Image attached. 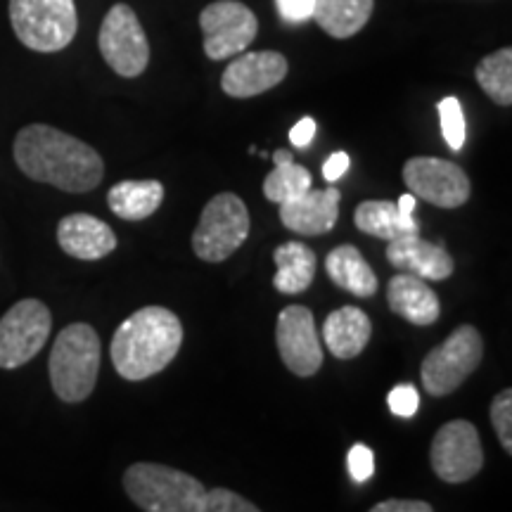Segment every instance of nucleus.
<instances>
[{
	"mask_svg": "<svg viewBox=\"0 0 512 512\" xmlns=\"http://www.w3.org/2000/svg\"><path fill=\"white\" fill-rule=\"evenodd\" d=\"M347 465H349V475L354 477L356 482H368V479L375 475V453L370 451L368 446L356 444L349 451Z\"/></svg>",
	"mask_w": 512,
	"mask_h": 512,
	"instance_id": "obj_31",
	"label": "nucleus"
},
{
	"mask_svg": "<svg viewBox=\"0 0 512 512\" xmlns=\"http://www.w3.org/2000/svg\"><path fill=\"white\" fill-rule=\"evenodd\" d=\"M10 22L19 41L36 53H57L79 29L74 0H10Z\"/></svg>",
	"mask_w": 512,
	"mask_h": 512,
	"instance_id": "obj_5",
	"label": "nucleus"
},
{
	"mask_svg": "<svg viewBox=\"0 0 512 512\" xmlns=\"http://www.w3.org/2000/svg\"><path fill=\"white\" fill-rule=\"evenodd\" d=\"M200 512H261L254 503L230 489H211L204 494Z\"/></svg>",
	"mask_w": 512,
	"mask_h": 512,
	"instance_id": "obj_29",
	"label": "nucleus"
},
{
	"mask_svg": "<svg viewBox=\"0 0 512 512\" xmlns=\"http://www.w3.org/2000/svg\"><path fill=\"white\" fill-rule=\"evenodd\" d=\"M271 159L275 166L264 181V195L268 202L285 204L313 188L309 169L302 164H294L290 150H275Z\"/></svg>",
	"mask_w": 512,
	"mask_h": 512,
	"instance_id": "obj_25",
	"label": "nucleus"
},
{
	"mask_svg": "<svg viewBox=\"0 0 512 512\" xmlns=\"http://www.w3.org/2000/svg\"><path fill=\"white\" fill-rule=\"evenodd\" d=\"M287 69L290 64L283 53H275V50L245 53L228 64L221 76V88L230 98H254L283 83Z\"/></svg>",
	"mask_w": 512,
	"mask_h": 512,
	"instance_id": "obj_14",
	"label": "nucleus"
},
{
	"mask_svg": "<svg viewBox=\"0 0 512 512\" xmlns=\"http://www.w3.org/2000/svg\"><path fill=\"white\" fill-rule=\"evenodd\" d=\"M339 200L342 192L337 188L306 190L304 195L280 204V221L285 228L299 235H325L337 226Z\"/></svg>",
	"mask_w": 512,
	"mask_h": 512,
	"instance_id": "obj_15",
	"label": "nucleus"
},
{
	"mask_svg": "<svg viewBox=\"0 0 512 512\" xmlns=\"http://www.w3.org/2000/svg\"><path fill=\"white\" fill-rule=\"evenodd\" d=\"M370 335H373L370 318L356 306H342L325 318L323 342L332 351V356L342 358V361L361 354L370 342Z\"/></svg>",
	"mask_w": 512,
	"mask_h": 512,
	"instance_id": "obj_19",
	"label": "nucleus"
},
{
	"mask_svg": "<svg viewBox=\"0 0 512 512\" xmlns=\"http://www.w3.org/2000/svg\"><path fill=\"white\" fill-rule=\"evenodd\" d=\"M164 202V185L159 181H121L107 192L112 214L124 221L150 219Z\"/></svg>",
	"mask_w": 512,
	"mask_h": 512,
	"instance_id": "obj_21",
	"label": "nucleus"
},
{
	"mask_svg": "<svg viewBox=\"0 0 512 512\" xmlns=\"http://www.w3.org/2000/svg\"><path fill=\"white\" fill-rule=\"evenodd\" d=\"M328 278L339 290H347L356 297L368 299L377 292V278L373 268L354 245H339L325 259Z\"/></svg>",
	"mask_w": 512,
	"mask_h": 512,
	"instance_id": "obj_20",
	"label": "nucleus"
},
{
	"mask_svg": "<svg viewBox=\"0 0 512 512\" xmlns=\"http://www.w3.org/2000/svg\"><path fill=\"white\" fill-rule=\"evenodd\" d=\"M57 242L62 252L81 261L105 259L117 249V235L105 221L91 214H69L57 226Z\"/></svg>",
	"mask_w": 512,
	"mask_h": 512,
	"instance_id": "obj_17",
	"label": "nucleus"
},
{
	"mask_svg": "<svg viewBox=\"0 0 512 512\" xmlns=\"http://www.w3.org/2000/svg\"><path fill=\"white\" fill-rule=\"evenodd\" d=\"M15 162L31 181L64 192H88L105 176L102 157L91 145L46 124H31L17 133Z\"/></svg>",
	"mask_w": 512,
	"mask_h": 512,
	"instance_id": "obj_1",
	"label": "nucleus"
},
{
	"mask_svg": "<svg viewBox=\"0 0 512 512\" xmlns=\"http://www.w3.org/2000/svg\"><path fill=\"white\" fill-rule=\"evenodd\" d=\"M387 302L396 316L420 328L437 323L441 313L437 292L430 290L427 280L415 278L411 273H399L389 280Z\"/></svg>",
	"mask_w": 512,
	"mask_h": 512,
	"instance_id": "obj_18",
	"label": "nucleus"
},
{
	"mask_svg": "<svg viewBox=\"0 0 512 512\" xmlns=\"http://www.w3.org/2000/svg\"><path fill=\"white\" fill-rule=\"evenodd\" d=\"M349 164H351V159H349L347 152H335V155H330L328 159H325L323 178L328 183L339 181V178H342L349 171Z\"/></svg>",
	"mask_w": 512,
	"mask_h": 512,
	"instance_id": "obj_35",
	"label": "nucleus"
},
{
	"mask_svg": "<svg viewBox=\"0 0 512 512\" xmlns=\"http://www.w3.org/2000/svg\"><path fill=\"white\" fill-rule=\"evenodd\" d=\"M200 27L204 53L216 62L245 53L259 34L256 15L240 0H216L207 5L200 15Z\"/></svg>",
	"mask_w": 512,
	"mask_h": 512,
	"instance_id": "obj_10",
	"label": "nucleus"
},
{
	"mask_svg": "<svg viewBox=\"0 0 512 512\" xmlns=\"http://www.w3.org/2000/svg\"><path fill=\"white\" fill-rule=\"evenodd\" d=\"M479 88L489 95L496 105H512V50L501 48L486 55L475 69Z\"/></svg>",
	"mask_w": 512,
	"mask_h": 512,
	"instance_id": "obj_26",
	"label": "nucleus"
},
{
	"mask_svg": "<svg viewBox=\"0 0 512 512\" xmlns=\"http://www.w3.org/2000/svg\"><path fill=\"white\" fill-rule=\"evenodd\" d=\"M403 183L411 195L441 209H458L470 200V178L458 164L439 157H413L403 164Z\"/></svg>",
	"mask_w": 512,
	"mask_h": 512,
	"instance_id": "obj_11",
	"label": "nucleus"
},
{
	"mask_svg": "<svg viewBox=\"0 0 512 512\" xmlns=\"http://www.w3.org/2000/svg\"><path fill=\"white\" fill-rule=\"evenodd\" d=\"M354 223L361 233L373 235V238L387 242L401 238V235L420 233L418 221H415L413 216L401 214V211L396 209V202L387 200H368L358 204Z\"/></svg>",
	"mask_w": 512,
	"mask_h": 512,
	"instance_id": "obj_22",
	"label": "nucleus"
},
{
	"mask_svg": "<svg viewBox=\"0 0 512 512\" xmlns=\"http://www.w3.org/2000/svg\"><path fill=\"white\" fill-rule=\"evenodd\" d=\"M275 8L287 24H304L313 19L316 0H275Z\"/></svg>",
	"mask_w": 512,
	"mask_h": 512,
	"instance_id": "obj_32",
	"label": "nucleus"
},
{
	"mask_svg": "<svg viewBox=\"0 0 512 512\" xmlns=\"http://www.w3.org/2000/svg\"><path fill=\"white\" fill-rule=\"evenodd\" d=\"M50 382L64 403L86 401L100 373V337L91 325L72 323L57 335L50 351Z\"/></svg>",
	"mask_w": 512,
	"mask_h": 512,
	"instance_id": "obj_3",
	"label": "nucleus"
},
{
	"mask_svg": "<svg viewBox=\"0 0 512 512\" xmlns=\"http://www.w3.org/2000/svg\"><path fill=\"white\" fill-rule=\"evenodd\" d=\"M273 261L278 266L273 285L283 294H302L309 290L316 278V254L304 242H285L273 252Z\"/></svg>",
	"mask_w": 512,
	"mask_h": 512,
	"instance_id": "obj_23",
	"label": "nucleus"
},
{
	"mask_svg": "<svg viewBox=\"0 0 512 512\" xmlns=\"http://www.w3.org/2000/svg\"><path fill=\"white\" fill-rule=\"evenodd\" d=\"M375 0H316L313 19L332 38H351L368 24Z\"/></svg>",
	"mask_w": 512,
	"mask_h": 512,
	"instance_id": "obj_24",
	"label": "nucleus"
},
{
	"mask_svg": "<svg viewBox=\"0 0 512 512\" xmlns=\"http://www.w3.org/2000/svg\"><path fill=\"white\" fill-rule=\"evenodd\" d=\"M128 498L145 512H200L204 489L188 472L157 463H136L126 470Z\"/></svg>",
	"mask_w": 512,
	"mask_h": 512,
	"instance_id": "obj_4",
	"label": "nucleus"
},
{
	"mask_svg": "<svg viewBox=\"0 0 512 512\" xmlns=\"http://www.w3.org/2000/svg\"><path fill=\"white\" fill-rule=\"evenodd\" d=\"M249 238V211L233 192H219L204 207L192 233V249L202 261L219 264L233 256Z\"/></svg>",
	"mask_w": 512,
	"mask_h": 512,
	"instance_id": "obj_6",
	"label": "nucleus"
},
{
	"mask_svg": "<svg viewBox=\"0 0 512 512\" xmlns=\"http://www.w3.org/2000/svg\"><path fill=\"white\" fill-rule=\"evenodd\" d=\"M53 316L38 299H22L0 318V368L15 370L46 347Z\"/></svg>",
	"mask_w": 512,
	"mask_h": 512,
	"instance_id": "obj_9",
	"label": "nucleus"
},
{
	"mask_svg": "<svg viewBox=\"0 0 512 512\" xmlns=\"http://www.w3.org/2000/svg\"><path fill=\"white\" fill-rule=\"evenodd\" d=\"M313 136H316V121H313V117H304L292 126L290 143L294 147H299V150H304V147H309L313 143Z\"/></svg>",
	"mask_w": 512,
	"mask_h": 512,
	"instance_id": "obj_33",
	"label": "nucleus"
},
{
	"mask_svg": "<svg viewBox=\"0 0 512 512\" xmlns=\"http://www.w3.org/2000/svg\"><path fill=\"white\" fill-rule=\"evenodd\" d=\"M389 411H392L396 418H413L420 408V394L413 384H399L394 387L387 396Z\"/></svg>",
	"mask_w": 512,
	"mask_h": 512,
	"instance_id": "obj_30",
	"label": "nucleus"
},
{
	"mask_svg": "<svg viewBox=\"0 0 512 512\" xmlns=\"http://www.w3.org/2000/svg\"><path fill=\"white\" fill-rule=\"evenodd\" d=\"M437 110H439L441 133H444L446 145L451 147L453 152H460L467 138L465 114H463V107H460V100L453 98V95H448V98L439 100Z\"/></svg>",
	"mask_w": 512,
	"mask_h": 512,
	"instance_id": "obj_27",
	"label": "nucleus"
},
{
	"mask_svg": "<svg viewBox=\"0 0 512 512\" xmlns=\"http://www.w3.org/2000/svg\"><path fill=\"white\" fill-rule=\"evenodd\" d=\"M387 259L394 268L422 280H446L453 275V259L441 245L422 240L418 233L389 240Z\"/></svg>",
	"mask_w": 512,
	"mask_h": 512,
	"instance_id": "obj_16",
	"label": "nucleus"
},
{
	"mask_svg": "<svg viewBox=\"0 0 512 512\" xmlns=\"http://www.w3.org/2000/svg\"><path fill=\"white\" fill-rule=\"evenodd\" d=\"M484 356V342L477 328L460 325L453 335L425 356L420 377L432 396H446L463 384L479 368Z\"/></svg>",
	"mask_w": 512,
	"mask_h": 512,
	"instance_id": "obj_7",
	"label": "nucleus"
},
{
	"mask_svg": "<svg viewBox=\"0 0 512 512\" xmlns=\"http://www.w3.org/2000/svg\"><path fill=\"white\" fill-rule=\"evenodd\" d=\"M432 470L448 484H463L482 470L484 451L479 432L472 422L451 420L434 434Z\"/></svg>",
	"mask_w": 512,
	"mask_h": 512,
	"instance_id": "obj_12",
	"label": "nucleus"
},
{
	"mask_svg": "<svg viewBox=\"0 0 512 512\" xmlns=\"http://www.w3.org/2000/svg\"><path fill=\"white\" fill-rule=\"evenodd\" d=\"M275 342L287 370L299 377L316 375L323 366V347L316 328V318L306 306H287L280 311Z\"/></svg>",
	"mask_w": 512,
	"mask_h": 512,
	"instance_id": "obj_13",
	"label": "nucleus"
},
{
	"mask_svg": "<svg viewBox=\"0 0 512 512\" xmlns=\"http://www.w3.org/2000/svg\"><path fill=\"white\" fill-rule=\"evenodd\" d=\"M491 425L498 434L505 453H512V389H503L491 403Z\"/></svg>",
	"mask_w": 512,
	"mask_h": 512,
	"instance_id": "obj_28",
	"label": "nucleus"
},
{
	"mask_svg": "<svg viewBox=\"0 0 512 512\" xmlns=\"http://www.w3.org/2000/svg\"><path fill=\"white\" fill-rule=\"evenodd\" d=\"M370 512H434L430 503L425 501H399V498H389V501L377 503Z\"/></svg>",
	"mask_w": 512,
	"mask_h": 512,
	"instance_id": "obj_34",
	"label": "nucleus"
},
{
	"mask_svg": "<svg viewBox=\"0 0 512 512\" xmlns=\"http://www.w3.org/2000/svg\"><path fill=\"white\" fill-rule=\"evenodd\" d=\"M183 344V325L174 311L145 306L131 313L112 337V363L124 380L140 382L162 373Z\"/></svg>",
	"mask_w": 512,
	"mask_h": 512,
	"instance_id": "obj_2",
	"label": "nucleus"
},
{
	"mask_svg": "<svg viewBox=\"0 0 512 512\" xmlns=\"http://www.w3.org/2000/svg\"><path fill=\"white\" fill-rule=\"evenodd\" d=\"M105 62L124 79H136L150 62V43L131 5L117 3L102 19L98 36Z\"/></svg>",
	"mask_w": 512,
	"mask_h": 512,
	"instance_id": "obj_8",
	"label": "nucleus"
}]
</instances>
